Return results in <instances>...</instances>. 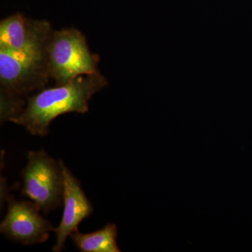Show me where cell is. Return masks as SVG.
<instances>
[{
	"mask_svg": "<svg viewBox=\"0 0 252 252\" xmlns=\"http://www.w3.org/2000/svg\"><path fill=\"white\" fill-rule=\"evenodd\" d=\"M64 177L62 220L59 226L55 228L56 244L53 252H61L65 249L68 237L78 230V226L94 212V207L86 196L79 180L73 175L62 160H59Z\"/></svg>",
	"mask_w": 252,
	"mask_h": 252,
	"instance_id": "cell-6",
	"label": "cell"
},
{
	"mask_svg": "<svg viewBox=\"0 0 252 252\" xmlns=\"http://www.w3.org/2000/svg\"><path fill=\"white\" fill-rule=\"evenodd\" d=\"M117 235V225L109 223L102 229L91 233L84 234L75 230L70 238L81 252H120Z\"/></svg>",
	"mask_w": 252,
	"mask_h": 252,
	"instance_id": "cell-8",
	"label": "cell"
},
{
	"mask_svg": "<svg viewBox=\"0 0 252 252\" xmlns=\"http://www.w3.org/2000/svg\"><path fill=\"white\" fill-rule=\"evenodd\" d=\"M52 32L47 21L28 19L17 13L0 22V48L18 51L46 45Z\"/></svg>",
	"mask_w": 252,
	"mask_h": 252,
	"instance_id": "cell-7",
	"label": "cell"
},
{
	"mask_svg": "<svg viewBox=\"0 0 252 252\" xmlns=\"http://www.w3.org/2000/svg\"><path fill=\"white\" fill-rule=\"evenodd\" d=\"M99 71L79 76L74 80L54 88L42 89L29 96L24 108L9 122L23 126L32 135H47L51 123L67 113L84 114L96 93L107 86Z\"/></svg>",
	"mask_w": 252,
	"mask_h": 252,
	"instance_id": "cell-1",
	"label": "cell"
},
{
	"mask_svg": "<svg viewBox=\"0 0 252 252\" xmlns=\"http://www.w3.org/2000/svg\"><path fill=\"white\" fill-rule=\"evenodd\" d=\"M48 44L18 51L0 48L1 100L25 103L23 97L44 89L50 77Z\"/></svg>",
	"mask_w": 252,
	"mask_h": 252,
	"instance_id": "cell-2",
	"label": "cell"
},
{
	"mask_svg": "<svg viewBox=\"0 0 252 252\" xmlns=\"http://www.w3.org/2000/svg\"><path fill=\"white\" fill-rule=\"evenodd\" d=\"M7 213L0 224V233L6 238L25 245L45 243L55 228L30 200H17L8 194Z\"/></svg>",
	"mask_w": 252,
	"mask_h": 252,
	"instance_id": "cell-5",
	"label": "cell"
},
{
	"mask_svg": "<svg viewBox=\"0 0 252 252\" xmlns=\"http://www.w3.org/2000/svg\"><path fill=\"white\" fill-rule=\"evenodd\" d=\"M50 77L57 86L97 72L99 58L92 54L84 34L75 28L53 31L47 46Z\"/></svg>",
	"mask_w": 252,
	"mask_h": 252,
	"instance_id": "cell-3",
	"label": "cell"
},
{
	"mask_svg": "<svg viewBox=\"0 0 252 252\" xmlns=\"http://www.w3.org/2000/svg\"><path fill=\"white\" fill-rule=\"evenodd\" d=\"M22 195L39 211L49 214L63 205L64 177L62 167L44 149L29 151L28 163L21 172Z\"/></svg>",
	"mask_w": 252,
	"mask_h": 252,
	"instance_id": "cell-4",
	"label": "cell"
}]
</instances>
